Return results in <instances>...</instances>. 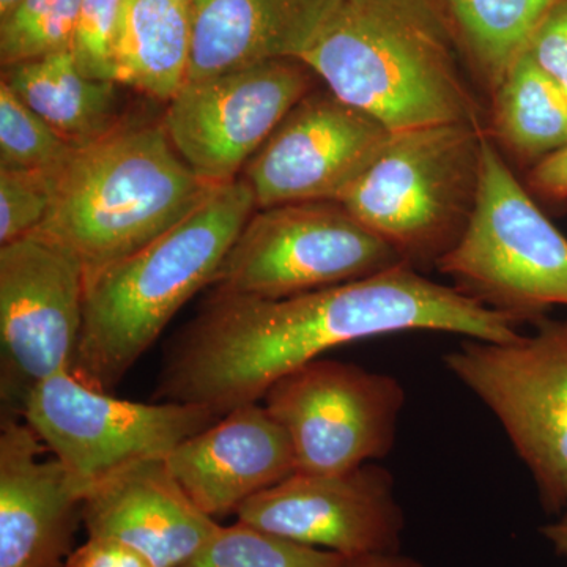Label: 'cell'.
<instances>
[{"mask_svg":"<svg viewBox=\"0 0 567 567\" xmlns=\"http://www.w3.org/2000/svg\"><path fill=\"white\" fill-rule=\"evenodd\" d=\"M518 327L406 264L276 300L213 292L167 352L155 398L223 417L341 346L405 331L506 342L520 338Z\"/></svg>","mask_w":567,"mask_h":567,"instance_id":"1","label":"cell"},{"mask_svg":"<svg viewBox=\"0 0 567 567\" xmlns=\"http://www.w3.org/2000/svg\"><path fill=\"white\" fill-rule=\"evenodd\" d=\"M458 52L439 0H338L300 61L342 102L399 133L480 123Z\"/></svg>","mask_w":567,"mask_h":567,"instance_id":"2","label":"cell"},{"mask_svg":"<svg viewBox=\"0 0 567 567\" xmlns=\"http://www.w3.org/2000/svg\"><path fill=\"white\" fill-rule=\"evenodd\" d=\"M254 210L251 186L237 178L140 251L85 271L73 374L103 391L117 386L183 306L213 284Z\"/></svg>","mask_w":567,"mask_h":567,"instance_id":"3","label":"cell"},{"mask_svg":"<svg viewBox=\"0 0 567 567\" xmlns=\"http://www.w3.org/2000/svg\"><path fill=\"white\" fill-rule=\"evenodd\" d=\"M183 162L163 122H123L78 148L55 175L40 233L80 257L85 271L140 251L210 196Z\"/></svg>","mask_w":567,"mask_h":567,"instance_id":"4","label":"cell"},{"mask_svg":"<svg viewBox=\"0 0 567 567\" xmlns=\"http://www.w3.org/2000/svg\"><path fill=\"white\" fill-rule=\"evenodd\" d=\"M486 133L473 122L391 133L338 203L402 262L436 268L475 208Z\"/></svg>","mask_w":567,"mask_h":567,"instance_id":"5","label":"cell"},{"mask_svg":"<svg viewBox=\"0 0 567 567\" xmlns=\"http://www.w3.org/2000/svg\"><path fill=\"white\" fill-rule=\"evenodd\" d=\"M436 270L481 305L518 323L567 306V238L540 212L486 133L476 204Z\"/></svg>","mask_w":567,"mask_h":567,"instance_id":"6","label":"cell"},{"mask_svg":"<svg viewBox=\"0 0 567 567\" xmlns=\"http://www.w3.org/2000/svg\"><path fill=\"white\" fill-rule=\"evenodd\" d=\"M514 341L462 339L445 354L458 382L505 429L548 513L567 503V322L544 319Z\"/></svg>","mask_w":567,"mask_h":567,"instance_id":"7","label":"cell"},{"mask_svg":"<svg viewBox=\"0 0 567 567\" xmlns=\"http://www.w3.org/2000/svg\"><path fill=\"white\" fill-rule=\"evenodd\" d=\"M402 262L383 238L333 200L259 208L212 286L238 297H295L368 278Z\"/></svg>","mask_w":567,"mask_h":567,"instance_id":"8","label":"cell"},{"mask_svg":"<svg viewBox=\"0 0 567 567\" xmlns=\"http://www.w3.org/2000/svg\"><path fill=\"white\" fill-rule=\"evenodd\" d=\"M22 417L65 466L82 498L123 466L169 456L219 420L200 405L117 399L70 371L41 382Z\"/></svg>","mask_w":567,"mask_h":567,"instance_id":"9","label":"cell"},{"mask_svg":"<svg viewBox=\"0 0 567 567\" xmlns=\"http://www.w3.org/2000/svg\"><path fill=\"white\" fill-rule=\"evenodd\" d=\"M84 279L80 257L40 230L0 248L2 417L22 416L41 382L74 372Z\"/></svg>","mask_w":567,"mask_h":567,"instance_id":"10","label":"cell"},{"mask_svg":"<svg viewBox=\"0 0 567 567\" xmlns=\"http://www.w3.org/2000/svg\"><path fill=\"white\" fill-rule=\"evenodd\" d=\"M264 405L305 475L349 472L391 453L405 390L395 377L346 361H311L268 388Z\"/></svg>","mask_w":567,"mask_h":567,"instance_id":"11","label":"cell"},{"mask_svg":"<svg viewBox=\"0 0 567 567\" xmlns=\"http://www.w3.org/2000/svg\"><path fill=\"white\" fill-rule=\"evenodd\" d=\"M316 78L298 59H275L186 82L162 122L175 151L200 181L227 185L315 91Z\"/></svg>","mask_w":567,"mask_h":567,"instance_id":"12","label":"cell"},{"mask_svg":"<svg viewBox=\"0 0 567 567\" xmlns=\"http://www.w3.org/2000/svg\"><path fill=\"white\" fill-rule=\"evenodd\" d=\"M237 518L347 559L401 551L405 528L394 477L375 462L333 475L293 473L248 499Z\"/></svg>","mask_w":567,"mask_h":567,"instance_id":"13","label":"cell"},{"mask_svg":"<svg viewBox=\"0 0 567 567\" xmlns=\"http://www.w3.org/2000/svg\"><path fill=\"white\" fill-rule=\"evenodd\" d=\"M391 132L324 89L301 100L246 164L259 208L333 200L382 151Z\"/></svg>","mask_w":567,"mask_h":567,"instance_id":"14","label":"cell"},{"mask_svg":"<svg viewBox=\"0 0 567 567\" xmlns=\"http://www.w3.org/2000/svg\"><path fill=\"white\" fill-rule=\"evenodd\" d=\"M28 423L2 417L0 431V567H65L82 524V498Z\"/></svg>","mask_w":567,"mask_h":567,"instance_id":"15","label":"cell"},{"mask_svg":"<svg viewBox=\"0 0 567 567\" xmlns=\"http://www.w3.org/2000/svg\"><path fill=\"white\" fill-rule=\"evenodd\" d=\"M166 464L194 505L215 520L297 472L289 436L259 402L237 406L189 436Z\"/></svg>","mask_w":567,"mask_h":567,"instance_id":"16","label":"cell"},{"mask_svg":"<svg viewBox=\"0 0 567 567\" xmlns=\"http://www.w3.org/2000/svg\"><path fill=\"white\" fill-rule=\"evenodd\" d=\"M89 537L133 547L155 567H178L221 525L203 513L177 483L166 457L123 466L93 486L82 502Z\"/></svg>","mask_w":567,"mask_h":567,"instance_id":"17","label":"cell"},{"mask_svg":"<svg viewBox=\"0 0 567 567\" xmlns=\"http://www.w3.org/2000/svg\"><path fill=\"white\" fill-rule=\"evenodd\" d=\"M338 0H193L188 82L308 50Z\"/></svg>","mask_w":567,"mask_h":567,"instance_id":"18","label":"cell"},{"mask_svg":"<svg viewBox=\"0 0 567 567\" xmlns=\"http://www.w3.org/2000/svg\"><path fill=\"white\" fill-rule=\"evenodd\" d=\"M2 82L74 147L103 140L123 123L121 84L84 76L71 51L7 66Z\"/></svg>","mask_w":567,"mask_h":567,"instance_id":"19","label":"cell"},{"mask_svg":"<svg viewBox=\"0 0 567 567\" xmlns=\"http://www.w3.org/2000/svg\"><path fill=\"white\" fill-rule=\"evenodd\" d=\"M193 0H123L117 82L167 102L188 82Z\"/></svg>","mask_w":567,"mask_h":567,"instance_id":"20","label":"cell"},{"mask_svg":"<svg viewBox=\"0 0 567 567\" xmlns=\"http://www.w3.org/2000/svg\"><path fill=\"white\" fill-rule=\"evenodd\" d=\"M491 136L522 162L567 147V96L524 52L491 92Z\"/></svg>","mask_w":567,"mask_h":567,"instance_id":"21","label":"cell"},{"mask_svg":"<svg viewBox=\"0 0 567 567\" xmlns=\"http://www.w3.org/2000/svg\"><path fill=\"white\" fill-rule=\"evenodd\" d=\"M461 51L488 93L561 0H439Z\"/></svg>","mask_w":567,"mask_h":567,"instance_id":"22","label":"cell"},{"mask_svg":"<svg viewBox=\"0 0 567 567\" xmlns=\"http://www.w3.org/2000/svg\"><path fill=\"white\" fill-rule=\"evenodd\" d=\"M334 551L293 543L237 520L216 535L178 567H346Z\"/></svg>","mask_w":567,"mask_h":567,"instance_id":"23","label":"cell"},{"mask_svg":"<svg viewBox=\"0 0 567 567\" xmlns=\"http://www.w3.org/2000/svg\"><path fill=\"white\" fill-rule=\"evenodd\" d=\"M82 0H21L0 18L3 69L71 50Z\"/></svg>","mask_w":567,"mask_h":567,"instance_id":"24","label":"cell"},{"mask_svg":"<svg viewBox=\"0 0 567 567\" xmlns=\"http://www.w3.org/2000/svg\"><path fill=\"white\" fill-rule=\"evenodd\" d=\"M78 147L0 84V169L59 174Z\"/></svg>","mask_w":567,"mask_h":567,"instance_id":"25","label":"cell"},{"mask_svg":"<svg viewBox=\"0 0 567 567\" xmlns=\"http://www.w3.org/2000/svg\"><path fill=\"white\" fill-rule=\"evenodd\" d=\"M122 9L123 0H82L70 51L84 76L117 82Z\"/></svg>","mask_w":567,"mask_h":567,"instance_id":"26","label":"cell"},{"mask_svg":"<svg viewBox=\"0 0 567 567\" xmlns=\"http://www.w3.org/2000/svg\"><path fill=\"white\" fill-rule=\"evenodd\" d=\"M55 175L0 169V245L39 229L54 197Z\"/></svg>","mask_w":567,"mask_h":567,"instance_id":"27","label":"cell"},{"mask_svg":"<svg viewBox=\"0 0 567 567\" xmlns=\"http://www.w3.org/2000/svg\"><path fill=\"white\" fill-rule=\"evenodd\" d=\"M525 52L567 96V0L540 22Z\"/></svg>","mask_w":567,"mask_h":567,"instance_id":"28","label":"cell"},{"mask_svg":"<svg viewBox=\"0 0 567 567\" xmlns=\"http://www.w3.org/2000/svg\"><path fill=\"white\" fill-rule=\"evenodd\" d=\"M65 567H155L151 559L126 544L104 537H89L74 548Z\"/></svg>","mask_w":567,"mask_h":567,"instance_id":"29","label":"cell"},{"mask_svg":"<svg viewBox=\"0 0 567 567\" xmlns=\"http://www.w3.org/2000/svg\"><path fill=\"white\" fill-rule=\"evenodd\" d=\"M528 185L536 194L548 200L567 199V147L551 153L533 164Z\"/></svg>","mask_w":567,"mask_h":567,"instance_id":"30","label":"cell"},{"mask_svg":"<svg viewBox=\"0 0 567 567\" xmlns=\"http://www.w3.org/2000/svg\"><path fill=\"white\" fill-rule=\"evenodd\" d=\"M346 567H424V565L415 558L395 551V554L364 555V557L349 558Z\"/></svg>","mask_w":567,"mask_h":567,"instance_id":"31","label":"cell"},{"mask_svg":"<svg viewBox=\"0 0 567 567\" xmlns=\"http://www.w3.org/2000/svg\"><path fill=\"white\" fill-rule=\"evenodd\" d=\"M548 543L555 547L561 557L567 559V503L561 511V517L558 520L551 522L540 529Z\"/></svg>","mask_w":567,"mask_h":567,"instance_id":"32","label":"cell"},{"mask_svg":"<svg viewBox=\"0 0 567 567\" xmlns=\"http://www.w3.org/2000/svg\"><path fill=\"white\" fill-rule=\"evenodd\" d=\"M20 2L21 0H0V18L9 14L10 11L13 10L14 7H17Z\"/></svg>","mask_w":567,"mask_h":567,"instance_id":"33","label":"cell"}]
</instances>
